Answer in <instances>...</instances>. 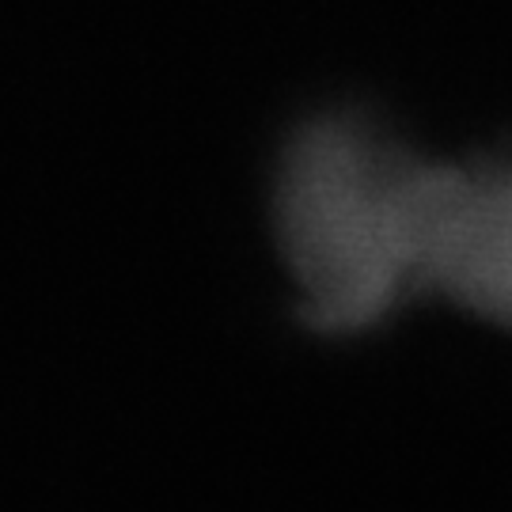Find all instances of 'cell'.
<instances>
[{
  "mask_svg": "<svg viewBox=\"0 0 512 512\" xmlns=\"http://www.w3.org/2000/svg\"><path fill=\"white\" fill-rule=\"evenodd\" d=\"M414 167L418 156L357 114L315 118L285 148L277 232L315 327H372L414 293Z\"/></svg>",
  "mask_w": 512,
  "mask_h": 512,
  "instance_id": "cell-1",
  "label": "cell"
},
{
  "mask_svg": "<svg viewBox=\"0 0 512 512\" xmlns=\"http://www.w3.org/2000/svg\"><path fill=\"white\" fill-rule=\"evenodd\" d=\"M410 281L512 327V164H421L410 186Z\"/></svg>",
  "mask_w": 512,
  "mask_h": 512,
  "instance_id": "cell-2",
  "label": "cell"
}]
</instances>
